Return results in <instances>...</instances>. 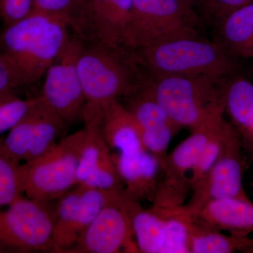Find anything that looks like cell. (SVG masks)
<instances>
[{"label": "cell", "mask_w": 253, "mask_h": 253, "mask_svg": "<svg viewBox=\"0 0 253 253\" xmlns=\"http://www.w3.org/2000/svg\"><path fill=\"white\" fill-rule=\"evenodd\" d=\"M127 201L124 189L115 191L68 253H139L131 227Z\"/></svg>", "instance_id": "obj_12"}, {"label": "cell", "mask_w": 253, "mask_h": 253, "mask_svg": "<svg viewBox=\"0 0 253 253\" xmlns=\"http://www.w3.org/2000/svg\"><path fill=\"white\" fill-rule=\"evenodd\" d=\"M251 2L253 0H208L203 14L217 25L229 13Z\"/></svg>", "instance_id": "obj_28"}, {"label": "cell", "mask_w": 253, "mask_h": 253, "mask_svg": "<svg viewBox=\"0 0 253 253\" xmlns=\"http://www.w3.org/2000/svg\"><path fill=\"white\" fill-rule=\"evenodd\" d=\"M178 210L184 216L189 229L191 253L243 252L248 236L224 235L199 217L186 214L180 207Z\"/></svg>", "instance_id": "obj_21"}, {"label": "cell", "mask_w": 253, "mask_h": 253, "mask_svg": "<svg viewBox=\"0 0 253 253\" xmlns=\"http://www.w3.org/2000/svg\"><path fill=\"white\" fill-rule=\"evenodd\" d=\"M83 186L78 184L58 199L54 208L51 253H68L78 239V211Z\"/></svg>", "instance_id": "obj_20"}, {"label": "cell", "mask_w": 253, "mask_h": 253, "mask_svg": "<svg viewBox=\"0 0 253 253\" xmlns=\"http://www.w3.org/2000/svg\"><path fill=\"white\" fill-rule=\"evenodd\" d=\"M78 0H35L33 13L59 18L68 23L70 15Z\"/></svg>", "instance_id": "obj_29"}, {"label": "cell", "mask_w": 253, "mask_h": 253, "mask_svg": "<svg viewBox=\"0 0 253 253\" xmlns=\"http://www.w3.org/2000/svg\"><path fill=\"white\" fill-rule=\"evenodd\" d=\"M225 111L248 135L253 131V84L242 77L231 78L226 89Z\"/></svg>", "instance_id": "obj_22"}, {"label": "cell", "mask_w": 253, "mask_h": 253, "mask_svg": "<svg viewBox=\"0 0 253 253\" xmlns=\"http://www.w3.org/2000/svg\"><path fill=\"white\" fill-rule=\"evenodd\" d=\"M112 157L126 194L139 202H153L162 169L157 158L144 149L112 153Z\"/></svg>", "instance_id": "obj_15"}, {"label": "cell", "mask_w": 253, "mask_h": 253, "mask_svg": "<svg viewBox=\"0 0 253 253\" xmlns=\"http://www.w3.org/2000/svg\"><path fill=\"white\" fill-rule=\"evenodd\" d=\"M179 1L191 9H194L195 6H199V0H179Z\"/></svg>", "instance_id": "obj_32"}, {"label": "cell", "mask_w": 253, "mask_h": 253, "mask_svg": "<svg viewBox=\"0 0 253 253\" xmlns=\"http://www.w3.org/2000/svg\"><path fill=\"white\" fill-rule=\"evenodd\" d=\"M216 26V41L231 56L253 58V2L229 13Z\"/></svg>", "instance_id": "obj_18"}, {"label": "cell", "mask_w": 253, "mask_h": 253, "mask_svg": "<svg viewBox=\"0 0 253 253\" xmlns=\"http://www.w3.org/2000/svg\"><path fill=\"white\" fill-rule=\"evenodd\" d=\"M71 35L67 21L32 13L0 32V58L7 65L17 87L44 77Z\"/></svg>", "instance_id": "obj_2"}, {"label": "cell", "mask_w": 253, "mask_h": 253, "mask_svg": "<svg viewBox=\"0 0 253 253\" xmlns=\"http://www.w3.org/2000/svg\"><path fill=\"white\" fill-rule=\"evenodd\" d=\"M208 0H199V6H201V9L204 10L205 5L207 2Z\"/></svg>", "instance_id": "obj_33"}, {"label": "cell", "mask_w": 253, "mask_h": 253, "mask_svg": "<svg viewBox=\"0 0 253 253\" xmlns=\"http://www.w3.org/2000/svg\"><path fill=\"white\" fill-rule=\"evenodd\" d=\"M127 206L139 252L162 253L166 232L165 217L154 208L144 209L139 201L129 196Z\"/></svg>", "instance_id": "obj_19"}, {"label": "cell", "mask_w": 253, "mask_h": 253, "mask_svg": "<svg viewBox=\"0 0 253 253\" xmlns=\"http://www.w3.org/2000/svg\"><path fill=\"white\" fill-rule=\"evenodd\" d=\"M35 0H0V18L4 26H10L33 13Z\"/></svg>", "instance_id": "obj_27"}, {"label": "cell", "mask_w": 253, "mask_h": 253, "mask_svg": "<svg viewBox=\"0 0 253 253\" xmlns=\"http://www.w3.org/2000/svg\"><path fill=\"white\" fill-rule=\"evenodd\" d=\"M68 125L41 95L0 143V155L16 164L29 162L51 151L63 137Z\"/></svg>", "instance_id": "obj_8"}, {"label": "cell", "mask_w": 253, "mask_h": 253, "mask_svg": "<svg viewBox=\"0 0 253 253\" xmlns=\"http://www.w3.org/2000/svg\"><path fill=\"white\" fill-rule=\"evenodd\" d=\"M82 44L71 33L64 48L46 71L40 94L67 125L83 121L85 106L78 69Z\"/></svg>", "instance_id": "obj_10"}, {"label": "cell", "mask_w": 253, "mask_h": 253, "mask_svg": "<svg viewBox=\"0 0 253 253\" xmlns=\"http://www.w3.org/2000/svg\"><path fill=\"white\" fill-rule=\"evenodd\" d=\"M31 99H23L16 95L0 100V134L16 126L29 109Z\"/></svg>", "instance_id": "obj_26"}, {"label": "cell", "mask_w": 253, "mask_h": 253, "mask_svg": "<svg viewBox=\"0 0 253 253\" xmlns=\"http://www.w3.org/2000/svg\"><path fill=\"white\" fill-rule=\"evenodd\" d=\"M199 25L197 12L179 0H133L125 46L137 50L199 36Z\"/></svg>", "instance_id": "obj_6"}, {"label": "cell", "mask_w": 253, "mask_h": 253, "mask_svg": "<svg viewBox=\"0 0 253 253\" xmlns=\"http://www.w3.org/2000/svg\"><path fill=\"white\" fill-rule=\"evenodd\" d=\"M230 126L231 125L223 118L214 128L208 144L191 169L189 181L192 191L204 180L217 162L222 151L226 132Z\"/></svg>", "instance_id": "obj_23"}, {"label": "cell", "mask_w": 253, "mask_h": 253, "mask_svg": "<svg viewBox=\"0 0 253 253\" xmlns=\"http://www.w3.org/2000/svg\"><path fill=\"white\" fill-rule=\"evenodd\" d=\"M85 127L87 136L78 164L77 184L104 190L124 189L112 151L99 129Z\"/></svg>", "instance_id": "obj_14"}, {"label": "cell", "mask_w": 253, "mask_h": 253, "mask_svg": "<svg viewBox=\"0 0 253 253\" xmlns=\"http://www.w3.org/2000/svg\"><path fill=\"white\" fill-rule=\"evenodd\" d=\"M154 208L166 219V239L162 253H191L189 229L177 208Z\"/></svg>", "instance_id": "obj_24"}, {"label": "cell", "mask_w": 253, "mask_h": 253, "mask_svg": "<svg viewBox=\"0 0 253 253\" xmlns=\"http://www.w3.org/2000/svg\"><path fill=\"white\" fill-rule=\"evenodd\" d=\"M133 0H78L70 31L84 44L125 46Z\"/></svg>", "instance_id": "obj_9"}, {"label": "cell", "mask_w": 253, "mask_h": 253, "mask_svg": "<svg viewBox=\"0 0 253 253\" xmlns=\"http://www.w3.org/2000/svg\"></svg>", "instance_id": "obj_35"}, {"label": "cell", "mask_w": 253, "mask_h": 253, "mask_svg": "<svg viewBox=\"0 0 253 253\" xmlns=\"http://www.w3.org/2000/svg\"><path fill=\"white\" fill-rule=\"evenodd\" d=\"M196 217L218 230L233 235L249 236L253 232V204L236 199L210 203Z\"/></svg>", "instance_id": "obj_17"}, {"label": "cell", "mask_w": 253, "mask_h": 253, "mask_svg": "<svg viewBox=\"0 0 253 253\" xmlns=\"http://www.w3.org/2000/svg\"><path fill=\"white\" fill-rule=\"evenodd\" d=\"M251 136H252V137L253 138V131L252 135H251Z\"/></svg>", "instance_id": "obj_34"}, {"label": "cell", "mask_w": 253, "mask_h": 253, "mask_svg": "<svg viewBox=\"0 0 253 253\" xmlns=\"http://www.w3.org/2000/svg\"><path fill=\"white\" fill-rule=\"evenodd\" d=\"M243 253H253V239L249 237L246 239V245Z\"/></svg>", "instance_id": "obj_31"}, {"label": "cell", "mask_w": 253, "mask_h": 253, "mask_svg": "<svg viewBox=\"0 0 253 253\" xmlns=\"http://www.w3.org/2000/svg\"><path fill=\"white\" fill-rule=\"evenodd\" d=\"M96 129L111 151L131 152L144 149L140 127L129 110L118 99L105 106Z\"/></svg>", "instance_id": "obj_16"}, {"label": "cell", "mask_w": 253, "mask_h": 253, "mask_svg": "<svg viewBox=\"0 0 253 253\" xmlns=\"http://www.w3.org/2000/svg\"><path fill=\"white\" fill-rule=\"evenodd\" d=\"M224 118H218L192 131V134L168 154L158 181L153 208L167 209L182 206L191 190L186 173L193 169L214 128Z\"/></svg>", "instance_id": "obj_13"}, {"label": "cell", "mask_w": 253, "mask_h": 253, "mask_svg": "<svg viewBox=\"0 0 253 253\" xmlns=\"http://www.w3.org/2000/svg\"><path fill=\"white\" fill-rule=\"evenodd\" d=\"M86 136L87 129L84 126L63 136L46 154L20 164L23 194L50 204L77 185L78 164Z\"/></svg>", "instance_id": "obj_5"}, {"label": "cell", "mask_w": 253, "mask_h": 253, "mask_svg": "<svg viewBox=\"0 0 253 253\" xmlns=\"http://www.w3.org/2000/svg\"><path fill=\"white\" fill-rule=\"evenodd\" d=\"M54 209L24 195L0 211V253H51Z\"/></svg>", "instance_id": "obj_7"}, {"label": "cell", "mask_w": 253, "mask_h": 253, "mask_svg": "<svg viewBox=\"0 0 253 253\" xmlns=\"http://www.w3.org/2000/svg\"><path fill=\"white\" fill-rule=\"evenodd\" d=\"M78 69L85 96L83 121L88 127H96L106 105L134 94L149 76L136 51L123 46L83 43Z\"/></svg>", "instance_id": "obj_1"}, {"label": "cell", "mask_w": 253, "mask_h": 253, "mask_svg": "<svg viewBox=\"0 0 253 253\" xmlns=\"http://www.w3.org/2000/svg\"><path fill=\"white\" fill-rule=\"evenodd\" d=\"M187 204L181 206L186 214L196 217L208 204L217 200L251 201L243 184L242 159L237 132L232 126L226 132L222 151L204 180L192 191Z\"/></svg>", "instance_id": "obj_11"}, {"label": "cell", "mask_w": 253, "mask_h": 253, "mask_svg": "<svg viewBox=\"0 0 253 253\" xmlns=\"http://www.w3.org/2000/svg\"><path fill=\"white\" fill-rule=\"evenodd\" d=\"M134 51L148 73L154 76L229 80L237 71L236 58L219 42L199 36L171 40Z\"/></svg>", "instance_id": "obj_4"}, {"label": "cell", "mask_w": 253, "mask_h": 253, "mask_svg": "<svg viewBox=\"0 0 253 253\" xmlns=\"http://www.w3.org/2000/svg\"><path fill=\"white\" fill-rule=\"evenodd\" d=\"M229 80L154 76L149 73L144 86L176 125L193 131L223 117Z\"/></svg>", "instance_id": "obj_3"}, {"label": "cell", "mask_w": 253, "mask_h": 253, "mask_svg": "<svg viewBox=\"0 0 253 253\" xmlns=\"http://www.w3.org/2000/svg\"><path fill=\"white\" fill-rule=\"evenodd\" d=\"M16 82L7 65L0 58V100L14 96Z\"/></svg>", "instance_id": "obj_30"}, {"label": "cell", "mask_w": 253, "mask_h": 253, "mask_svg": "<svg viewBox=\"0 0 253 253\" xmlns=\"http://www.w3.org/2000/svg\"><path fill=\"white\" fill-rule=\"evenodd\" d=\"M19 166L0 155V207L9 206L24 195Z\"/></svg>", "instance_id": "obj_25"}]
</instances>
